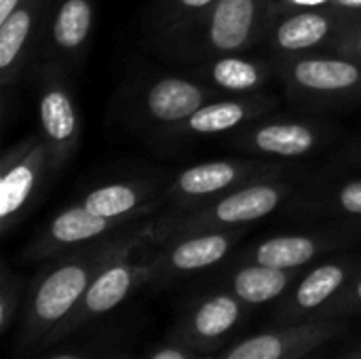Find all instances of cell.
Wrapping results in <instances>:
<instances>
[{
    "instance_id": "obj_32",
    "label": "cell",
    "mask_w": 361,
    "mask_h": 359,
    "mask_svg": "<svg viewBox=\"0 0 361 359\" xmlns=\"http://www.w3.org/2000/svg\"><path fill=\"white\" fill-rule=\"evenodd\" d=\"M51 359H80V358H74V355H55V358Z\"/></svg>"
},
{
    "instance_id": "obj_23",
    "label": "cell",
    "mask_w": 361,
    "mask_h": 359,
    "mask_svg": "<svg viewBox=\"0 0 361 359\" xmlns=\"http://www.w3.org/2000/svg\"><path fill=\"white\" fill-rule=\"evenodd\" d=\"M239 322V303L228 294L212 296L195 313V330L203 339H216Z\"/></svg>"
},
{
    "instance_id": "obj_5",
    "label": "cell",
    "mask_w": 361,
    "mask_h": 359,
    "mask_svg": "<svg viewBox=\"0 0 361 359\" xmlns=\"http://www.w3.org/2000/svg\"><path fill=\"white\" fill-rule=\"evenodd\" d=\"M283 165L256 157L203 161L184 167L171 180V184H167L165 197L180 203V209H188L212 199H218L245 184L269 178H283Z\"/></svg>"
},
{
    "instance_id": "obj_1",
    "label": "cell",
    "mask_w": 361,
    "mask_h": 359,
    "mask_svg": "<svg viewBox=\"0 0 361 359\" xmlns=\"http://www.w3.org/2000/svg\"><path fill=\"white\" fill-rule=\"evenodd\" d=\"M286 95L305 110H338L361 99V61L338 51L279 57Z\"/></svg>"
},
{
    "instance_id": "obj_12",
    "label": "cell",
    "mask_w": 361,
    "mask_h": 359,
    "mask_svg": "<svg viewBox=\"0 0 361 359\" xmlns=\"http://www.w3.org/2000/svg\"><path fill=\"white\" fill-rule=\"evenodd\" d=\"M218 93L195 76H159L150 80L140 95V112L148 125L161 133L192 116Z\"/></svg>"
},
{
    "instance_id": "obj_13",
    "label": "cell",
    "mask_w": 361,
    "mask_h": 359,
    "mask_svg": "<svg viewBox=\"0 0 361 359\" xmlns=\"http://www.w3.org/2000/svg\"><path fill=\"white\" fill-rule=\"evenodd\" d=\"M118 243L116 248H121ZM116 248H108L97 258H82V260H68L61 267L53 269L44 275V279L38 284L34 294V313L40 322L53 324L61 317H66L78 300L85 298V292L93 277L97 273L95 267L110 264L116 260Z\"/></svg>"
},
{
    "instance_id": "obj_28",
    "label": "cell",
    "mask_w": 361,
    "mask_h": 359,
    "mask_svg": "<svg viewBox=\"0 0 361 359\" xmlns=\"http://www.w3.org/2000/svg\"><path fill=\"white\" fill-rule=\"evenodd\" d=\"M345 161L353 163V165H361V135L357 140L351 142V146L345 152Z\"/></svg>"
},
{
    "instance_id": "obj_10",
    "label": "cell",
    "mask_w": 361,
    "mask_h": 359,
    "mask_svg": "<svg viewBox=\"0 0 361 359\" xmlns=\"http://www.w3.org/2000/svg\"><path fill=\"white\" fill-rule=\"evenodd\" d=\"M279 106V99L267 91L250 95H218L201 106L192 116L161 133L165 140L212 138L222 133H237L250 123L262 118Z\"/></svg>"
},
{
    "instance_id": "obj_4",
    "label": "cell",
    "mask_w": 361,
    "mask_h": 359,
    "mask_svg": "<svg viewBox=\"0 0 361 359\" xmlns=\"http://www.w3.org/2000/svg\"><path fill=\"white\" fill-rule=\"evenodd\" d=\"M34 70L38 133L49 150L51 176H59L78 150L82 121L74 93L68 85V72L42 59L34 63Z\"/></svg>"
},
{
    "instance_id": "obj_27",
    "label": "cell",
    "mask_w": 361,
    "mask_h": 359,
    "mask_svg": "<svg viewBox=\"0 0 361 359\" xmlns=\"http://www.w3.org/2000/svg\"><path fill=\"white\" fill-rule=\"evenodd\" d=\"M328 4L345 13L361 15V0H328Z\"/></svg>"
},
{
    "instance_id": "obj_11",
    "label": "cell",
    "mask_w": 361,
    "mask_h": 359,
    "mask_svg": "<svg viewBox=\"0 0 361 359\" xmlns=\"http://www.w3.org/2000/svg\"><path fill=\"white\" fill-rule=\"evenodd\" d=\"M353 17V13H345L334 6L288 13L275 19L264 40L271 44L277 57L326 51L332 49Z\"/></svg>"
},
{
    "instance_id": "obj_29",
    "label": "cell",
    "mask_w": 361,
    "mask_h": 359,
    "mask_svg": "<svg viewBox=\"0 0 361 359\" xmlns=\"http://www.w3.org/2000/svg\"><path fill=\"white\" fill-rule=\"evenodd\" d=\"M19 2H21V0H0V23L17 8Z\"/></svg>"
},
{
    "instance_id": "obj_30",
    "label": "cell",
    "mask_w": 361,
    "mask_h": 359,
    "mask_svg": "<svg viewBox=\"0 0 361 359\" xmlns=\"http://www.w3.org/2000/svg\"><path fill=\"white\" fill-rule=\"evenodd\" d=\"M150 359H186V355L182 351H178V349H163Z\"/></svg>"
},
{
    "instance_id": "obj_16",
    "label": "cell",
    "mask_w": 361,
    "mask_h": 359,
    "mask_svg": "<svg viewBox=\"0 0 361 359\" xmlns=\"http://www.w3.org/2000/svg\"><path fill=\"white\" fill-rule=\"evenodd\" d=\"M133 222V220H108L102 216L91 214L82 203L70 205L61 209L44 229L38 250L40 252H53V250H66L80 243H89L93 239H99L114 229Z\"/></svg>"
},
{
    "instance_id": "obj_18",
    "label": "cell",
    "mask_w": 361,
    "mask_h": 359,
    "mask_svg": "<svg viewBox=\"0 0 361 359\" xmlns=\"http://www.w3.org/2000/svg\"><path fill=\"white\" fill-rule=\"evenodd\" d=\"M233 241L235 233L226 229L184 235V239L167 252L165 260L176 271H201L220 262L231 252Z\"/></svg>"
},
{
    "instance_id": "obj_6",
    "label": "cell",
    "mask_w": 361,
    "mask_h": 359,
    "mask_svg": "<svg viewBox=\"0 0 361 359\" xmlns=\"http://www.w3.org/2000/svg\"><path fill=\"white\" fill-rule=\"evenodd\" d=\"M51 178L49 150L38 135L11 146L0 161V226L8 233L34 205Z\"/></svg>"
},
{
    "instance_id": "obj_24",
    "label": "cell",
    "mask_w": 361,
    "mask_h": 359,
    "mask_svg": "<svg viewBox=\"0 0 361 359\" xmlns=\"http://www.w3.org/2000/svg\"><path fill=\"white\" fill-rule=\"evenodd\" d=\"M288 351V339L277 334H260L239 343L226 359H283Z\"/></svg>"
},
{
    "instance_id": "obj_20",
    "label": "cell",
    "mask_w": 361,
    "mask_h": 359,
    "mask_svg": "<svg viewBox=\"0 0 361 359\" xmlns=\"http://www.w3.org/2000/svg\"><path fill=\"white\" fill-rule=\"evenodd\" d=\"M288 284H290L288 271L264 267L258 262L237 271V275L233 277V290L237 298L250 305H262L275 300L286 292Z\"/></svg>"
},
{
    "instance_id": "obj_7",
    "label": "cell",
    "mask_w": 361,
    "mask_h": 359,
    "mask_svg": "<svg viewBox=\"0 0 361 359\" xmlns=\"http://www.w3.org/2000/svg\"><path fill=\"white\" fill-rule=\"evenodd\" d=\"M49 4L51 0H21L17 8L0 23L2 110H6L8 95L17 89L30 63L38 61Z\"/></svg>"
},
{
    "instance_id": "obj_22",
    "label": "cell",
    "mask_w": 361,
    "mask_h": 359,
    "mask_svg": "<svg viewBox=\"0 0 361 359\" xmlns=\"http://www.w3.org/2000/svg\"><path fill=\"white\" fill-rule=\"evenodd\" d=\"M218 0H159L157 4V25L161 28L165 40H173L178 34L197 23Z\"/></svg>"
},
{
    "instance_id": "obj_31",
    "label": "cell",
    "mask_w": 361,
    "mask_h": 359,
    "mask_svg": "<svg viewBox=\"0 0 361 359\" xmlns=\"http://www.w3.org/2000/svg\"><path fill=\"white\" fill-rule=\"evenodd\" d=\"M355 296H357V298L361 300V279L357 281V288H355Z\"/></svg>"
},
{
    "instance_id": "obj_26",
    "label": "cell",
    "mask_w": 361,
    "mask_h": 359,
    "mask_svg": "<svg viewBox=\"0 0 361 359\" xmlns=\"http://www.w3.org/2000/svg\"><path fill=\"white\" fill-rule=\"evenodd\" d=\"M330 51L345 53L353 59L361 61V15H355L353 21L345 28V32L336 38Z\"/></svg>"
},
{
    "instance_id": "obj_2",
    "label": "cell",
    "mask_w": 361,
    "mask_h": 359,
    "mask_svg": "<svg viewBox=\"0 0 361 359\" xmlns=\"http://www.w3.org/2000/svg\"><path fill=\"white\" fill-rule=\"evenodd\" d=\"M275 23V0H218L197 23L178 34L186 53L220 57L247 53L260 44Z\"/></svg>"
},
{
    "instance_id": "obj_25",
    "label": "cell",
    "mask_w": 361,
    "mask_h": 359,
    "mask_svg": "<svg viewBox=\"0 0 361 359\" xmlns=\"http://www.w3.org/2000/svg\"><path fill=\"white\" fill-rule=\"evenodd\" d=\"M326 197L330 209L347 216H361V178L336 184Z\"/></svg>"
},
{
    "instance_id": "obj_15",
    "label": "cell",
    "mask_w": 361,
    "mask_h": 359,
    "mask_svg": "<svg viewBox=\"0 0 361 359\" xmlns=\"http://www.w3.org/2000/svg\"><path fill=\"white\" fill-rule=\"evenodd\" d=\"M165 197L154 182L148 180H118L91 188L80 203L95 216L108 220H135L157 207Z\"/></svg>"
},
{
    "instance_id": "obj_21",
    "label": "cell",
    "mask_w": 361,
    "mask_h": 359,
    "mask_svg": "<svg viewBox=\"0 0 361 359\" xmlns=\"http://www.w3.org/2000/svg\"><path fill=\"white\" fill-rule=\"evenodd\" d=\"M347 271L343 264L328 262L317 269H313L298 286L296 290V305L300 309H317L324 305L332 294L338 292V288L345 284Z\"/></svg>"
},
{
    "instance_id": "obj_9",
    "label": "cell",
    "mask_w": 361,
    "mask_h": 359,
    "mask_svg": "<svg viewBox=\"0 0 361 359\" xmlns=\"http://www.w3.org/2000/svg\"><path fill=\"white\" fill-rule=\"evenodd\" d=\"M95 25V0H51L38 59L61 70L78 68L89 51Z\"/></svg>"
},
{
    "instance_id": "obj_14",
    "label": "cell",
    "mask_w": 361,
    "mask_h": 359,
    "mask_svg": "<svg viewBox=\"0 0 361 359\" xmlns=\"http://www.w3.org/2000/svg\"><path fill=\"white\" fill-rule=\"evenodd\" d=\"M275 70L260 57L233 53L212 57L209 63L197 68L195 78L212 87L218 95H250L264 91Z\"/></svg>"
},
{
    "instance_id": "obj_17",
    "label": "cell",
    "mask_w": 361,
    "mask_h": 359,
    "mask_svg": "<svg viewBox=\"0 0 361 359\" xmlns=\"http://www.w3.org/2000/svg\"><path fill=\"white\" fill-rule=\"evenodd\" d=\"M146 275V269L140 264H131L127 260H112L93 277L85 292V309L89 313H108L118 307L133 286Z\"/></svg>"
},
{
    "instance_id": "obj_8",
    "label": "cell",
    "mask_w": 361,
    "mask_h": 359,
    "mask_svg": "<svg viewBox=\"0 0 361 359\" xmlns=\"http://www.w3.org/2000/svg\"><path fill=\"white\" fill-rule=\"evenodd\" d=\"M330 131L309 121H254L231 135V146L256 159H305L317 152Z\"/></svg>"
},
{
    "instance_id": "obj_19",
    "label": "cell",
    "mask_w": 361,
    "mask_h": 359,
    "mask_svg": "<svg viewBox=\"0 0 361 359\" xmlns=\"http://www.w3.org/2000/svg\"><path fill=\"white\" fill-rule=\"evenodd\" d=\"M322 248L324 241L311 235H279L262 241L256 248L254 262L281 271H292L311 262Z\"/></svg>"
},
{
    "instance_id": "obj_3",
    "label": "cell",
    "mask_w": 361,
    "mask_h": 359,
    "mask_svg": "<svg viewBox=\"0 0 361 359\" xmlns=\"http://www.w3.org/2000/svg\"><path fill=\"white\" fill-rule=\"evenodd\" d=\"M296 182L283 178H269L235 188L207 203L182 209V214L169 220V231L192 235L203 231H222L231 226L254 224L275 214L294 193Z\"/></svg>"
}]
</instances>
